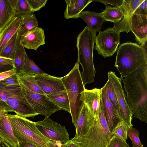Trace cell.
<instances>
[{
    "label": "cell",
    "instance_id": "cell-34",
    "mask_svg": "<svg viewBox=\"0 0 147 147\" xmlns=\"http://www.w3.org/2000/svg\"><path fill=\"white\" fill-rule=\"evenodd\" d=\"M138 130L132 127H127V135L131 140L132 147H143L139 138Z\"/></svg>",
    "mask_w": 147,
    "mask_h": 147
},
{
    "label": "cell",
    "instance_id": "cell-43",
    "mask_svg": "<svg viewBox=\"0 0 147 147\" xmlns=\"http://www.w3.org/2000/svg\"><path fill=\"white\" fill-rule=\"evenodd\" d=\"M0 64L10 65L13 67V59L0 56Z\"/></svg>",
    "mask_w": 147,
    "mask_h": 147
},
{
    "label": "cell",
    "instance_id": "cell-17",
    "mask_svg": "<svg viewBox=\"0 0 147 147\" xmlns=\"http://www.w3.org/2000/svg\"><path fill=\"white\" fill-rule=\"evenodd\" d=\"M95 119L83 102L76 127L77 136L85 134L95 123Z\"/></svg>",
    "mask_w": 147,
    "mask_h": 147
},
{
    "label": "cell",
    "instance_id": "cell-5",
    "mask_svg": "<svg viewBox=\"0 0 147 147\" xmlns=\"http://www.w3.org/2000/svg\"><path fill=\"white\" fill-rule=\"evenodd\" d=\"M18 143H26L37 147H47L50 140L44 136L36 127L35 122L17 115L7 114Z\"/></svg>",
    "mask_w": 147,
    "mask_h": 147
},
{
    "label": "cell",
    "instance_id": "cell-50",
    "mask_svg": "<svg viewBox=\"0 0 147 147\" xmlns=\"http://www.w3.org/2000/svg\"><path fill=\"white\" fill-rule=\"evenodd\" d=\"M1 139L0 138V146L1 145Z\"/></svg>",
    "mask_w": 147,
    "mask_h": 147
},
{
    "label": "cell",
    "instance_id": "cell-2",
    "mask_svg": "<svg viewBox=\"0 0 147 147\" xmlns=\"http://www.w3.org/2000/svg\"><path fill=\"white\" fill-rule=\"evenodd\" d=\"M96 33L86 26L78 35L76 41L78 60L82 71L80 76L84 86L94 82L96 71L93 62V49Z\"/></svg>",
    "mask_w": 147,
    "mask_h": 147
},
{
    "label": "cell",
    "instance_id": "cell-9",
    "mask_svg": "<svg viewBox=\"0 0 147 147\" xmlns=\"http://www.w3.org/2000/svg\"><path fill=\"white\" fill-rule=\"evenodd\" d=\"M35 122L40 132L50 140L64 144L69 140V135L65 126L53 121L49 117H45L42 121Z\"/></svg>",
    "mask_w": 147,
    "mask_h": 147
},
{
    "label": "cell",
    "instance_id": "cell-51",
    "mask_svg": "<svg viewBox=\"0 0 147 147\" xmlns=\"http://www.w3.org/2000/svg\"><path fill=\"white\" fill-rule=\"evenodd\" d=\"M128 147H130L128 144Z\"/></svg>",
    "mask_w": 147,
    "mask_h": 147
},
{
    "label": "cell",
    "instance_id": "cell-7",
    "mask_svg": "<svg viewBox=\"0 0 147 147\" xmlns=\"http://www.w3.org/2000/svg\"><path fill=\"white\" fill-rule=\"evenodd\" d=\"M20 84L27 100L38 115L49 117L53 113L61 110L49 100L47 95L34 92L21 83L20 82Z\"/></svg>",
    "mask_w": 147,
    "mask_h": 147
},
{
    "label": "cell",
    "instance_id": "cell-14",
    "mask_svg": "<svg viewBox=\"0 0 147 147\" xmlns=\"http://www.w3.org/2000/svg\"><path fill=\"white\" fill-rule=\"evenodd\" d=\"M130 31L135 36L138 45L147 42V15L133 14L130 24Z\"/></svg>",
    "mask_w": 147,
    "mask_h": 147
},
{
    "label": "cell",
    "instance_id": "cell-18",
    "mask_svg": "<svg viewBox=\"0 0 147 147\" xmlns=\"http://www.w3.org/2000/svg\"><path fill=\"white\" fill-rule=\"evenodd\" d=\"M23 17L16 16L0 32V53L22 23Z\"/></svg>",
    "mask_w": 147,
    "mask_h": 147
},
{
    "label": "cell",
    "instance_id": "cell-25",
    "mask_svg": "<svg viewBox=\"0 0 147 147\" xmlns=\"http://www.w3.org/2000/svg\"><path fill=\"white\" fill-rule=\"evenodd\" d=\"M48 97L49 100L61 110L70 113L69 102L66 90L54 93Z\"/></svg>",
    "mask_w": 147,
    "mask_h": 147
},
{
    "label": "cell",
    "instance_id": "cell-19",
    "mask_svg": "<svg viewBox=\"0 0 147 147\" xmlns=\"http://www.w3.org/2000/svg\"><path fill=\"white\" fill-rule=\"evenodd\" d=\"M100 89L105 118L108 128L111 132L117 125L122 121L109 100L104 87Z\"/></svg>",
    "mask_w": 147,
    "mask_h": 147
},
{
    "label": "cell",
    "instance_id": "cell-26",
    "mask_svg": "<svg viewBox=\"0 0 147 147\" xmlns=\"http://www.w3.org/2000/svg\"><path fill=\"white\" fill-rule=\"evenodd\" d=\"M17 76L19 82L30 90L36 93L46 95L37 84L35 79L36 76L27 75L23 73L18 74Z\"/></svg>",
    "mask_w": 147,
    "mask_h": 147
},
{
    "label": "cell",
    "instance_id": "cell-42",
    "mask_svg": "<svg viewBox=\"0 0 147 147\" xmlns=\"http://www.w3.org/2000/svg\"><path fill=\"white\" fill-rule=\"evenodd\" d=\"M47 147H64L63 144L58 141L49 140L47 143Z\"/></svg>",
    "mask_w": 147,
    "mask_h": 147
},
{
    "label": "cell",
    "instance_id": "cell-48",
    "mask_svg": "<svg viewBox=\"0 0 147 147\" xmlns=\"http://www.w3.org/2000/svg\"><path fill=\"white\" fill-rule=\"evenodd\" d=\"M1 143L0 146V147H12L3 141L1 140Z\"/></svg>",
    "mask_w": 147,
    "mask_h": 147
},
{
    "label": "cell",
    "instance_id": "cell-8",
    "mask_svg": "<svg viewBox=\"0 0 147 147\" xmlns=\"http://www.w3.org/2000/svg\"><path fill=\"white\" fill-rule=\"evenodd\" d=\"M120 34L110 27L100 31L96 36L94 49L104 58L112 56L120 44Z\"/></svg>",
    "mask_w": 147,
    "mask_h": 147
},
{
    "label": "cell",
    "instance_id": "cell-23",
    "mask_svg": "<svg viewBox=\"0 0 147 147\" xmlns=\"http://www.w3.org/2000/svg\"><path fill=\"white\" fill-rule=\"evenodd\" d=\"M66 7L64 11V18L66 19L78 18L84 9L92 2V0H65Z\"/></svg>",
    "mask_w": 147,
    "mask_h": 147
},
{
    "label": "cell",
    "instance_id": "cell-36",
    "mask_svg": "<svg viewBox=\"0 0 147 147\" xmlns=\"http://www.w3.org/2000/svg\"><path fill=\"white\" fill-rule=\"evenodd\" d=\"M128 145L126 141L113 136L109 140L107 147H128Z\"/></svg>",
    "mask_w": 147,
    "mask_h": 147
},
{
    "label": "cell",
    "instance_id": "cell-1",
    "mask_svg": "<svg viewBox=\"0 0 147 147\" xmlns=\"http://www.w3.org/2000/svg\"><path fill=\"white\" fill-rule=\"evenodd\" d=\"M124 84L127 102L132 114L147 123V65L121 79Z\"/></svg>",
    "mask_w": 147,
    "mask_h": 147
},
{
    "label": "cell",
    "instance_id": "cell-31",
    "mask_svg": "<svg viewBox=\"0 0 147 147\" xmlns=\"http://www.w3.org/2000/svg\"><path fill=\"white\" fill-rule=\"evenodd\" d=\"M25 62L21 73L31 76H36L45 73L29 57L27 54L25 55Z\"/></svg>",
    "mask_w": 147,
    "mask_h": 147
},
{
    "label": "cell",
    "instance_id": "cell-24",
    "mask_svg": "<svg viewBox=\"0 0 147 147\" xmlns=\"http://www.w3.org/2000/svg\"><path fill=\"white\" fill-rule=\"evenodd\" d=\"M100 14L106 21L114 23L119 22L123 16L121 5L112 7L109 5H105V9Z\"/></svg>",
    "mask_w": 147,
    "mask_h": 147
},
{
    "label": "cell",
    "instance_id": "cell-10",
    "mask_svg": "<svg viewBox=\"0 0 147 147\" xmlns=\"http://www.w3.org/2000/svg\"><path fill=\"white\" fill-rule=\"evenodd\" d=\"M108 80L112 85L117 98L122 121L128 127H132V114L127 102L121 81L115 72L110 71L108 72Z\"/></svg>",
    "mask_w": 147,
    "mask_h": 147
},
{
    "label": "cell",
    "instance_id": "cell-35",
    "mask_svg": "<svg viewBox=\"0 0 147 147\" xmlns=\"http://www.w3.org/2000/svg\"><path fill=\"white\" fill-rule=\"evenodd\" d=\"M32 13L39 10L45 5L47 0H26Z\"/></svg>",
    "mask_w": 147,
    "mask_h": 147
},
{
    "label": "cell",
    "instance_id": "cell-3",
    "mask_svg": "<svg viewBox=\"0 0 147 147\" xmlns=\"http://www.w3.org/2000/svg\"><path fill=\"white\" fill-rule=\"evenodd\" d=\"M117 51L114 66L120 74L121 79L147 65V52L136 43H123Z\"/></svg>",
    "mask_w": 147,
    "mask_h": 147
},
{
    "label": "cell",
    "instance_id": "cell-45",
    "mask_svg": "<svg viewBox=\"0 0 147 147\" xmlns=\"http://www.w3.org/2000/svg\"><path fill=\"white\" fill-rule=\"evenodd\" d=\"M63 145L64 147H80L71 140H69L66 143L63 144Z\"/></svg>",
    "mask_w": 147,
    "mask_h": 147
},
{
    "label": "cell",
    "instance_id": "cell-15",
    "mask_svg": "<svg viewBox=\"0 0 147 147\" xmlns=\"http://www.w3.org/2000/svg\"><path fill=\"white\" fill-rule=\"evenodd\" d=\"M44 30L38 26L27 32L21 36L20 43L24 48L36 51L45 44Z\"/></svg>",
    "mask_w": 147,
    "mask_h": 147
},
{
    "label": "cell",
    "instance_id": "cell-37",
    "mask_svg": "<svg viewBox=\"0 0 147 147\" xmlns=\"http://www.w3.org/2000/svg\"><path fill=\"white\" fill-rule=\"evenodd\" d=\"M0 83L8 86H20L17 75L16 73L4 80L0 81Z\"/></svg>",
    "mask_w": 147,
    "mask_h": 147
},
{
    "label": "cell",
    "instance_id": "cell-29",
    "mask_svg": "<svg viewBox=\"0 0 147 147\" xmlns=\"http://www.w3.org/2000/svg\"><path fill=\"white\" fill-rule=\"evenodd\" d=\"M38 24L36 16L33 13L24 17L22 26L18 31V35L20 37L27 32L38 27Z\"/></svg>",
    "mask_w": 147,
    "mask_h": 147
},
{
    "label": "cell",
    "instance_id": "cell-22",
    "mask_svg": "<svg viewBox=\"0 0 147 147\" xmlns=\"http://www.w3.org/2000/svg\"><path fill=\"white\" fill-rule=\"evenodd\" d=\"M78 18L83 19L89 28L93 32H100L103 23L106 21L100 13L89 11H82Z\"/></svg>",
    "mask_w": 147,
    "mask_h": 147
},
{
    "label": "cell",
    "instance_id": "cell-6",
    "mask_svg": "<svg viewBox=\"0 0 147 147\" xmlns=\"http://www.w3.org/2000/svg\"><path fill=\"white\" fill-rule=\"evenodd\" d=\"M79 64L77 61L69 73L61 77L69 100L72 122L75 127L83 103L80 100V93L85 89L80 76Z\"/></svg>",
    "mask_w": 147,
    "mask_h": 147
},
{
    "label": "cell",
    "instance_id": "cell-28",
    "mask_svg": "<svg viewBox=\"0 0 147 147\" xmlns=\"http://www.w3.org/2000/svg\"><path fill=\"white\" fill-rule=\"evenodd\" d=\"M26 54L24 47L21 45L12 55V59L13 61V67L17 75L21 72L25 62V56Z\"/></svg>",
    "mask_w": 147,
    "mask_h": 147
},
{
    "label": "cell",
    "instance_id": "cell-20",
    "mask_svg": "<svg viewBox=\"0 0 147 147\" xmlns=\"http://www.w3.org/2000/svg\"><path fill=\"white\" fill-rule=\"evenodd\" d=\"M5 112L0 121V138L12 147H18V142L13 131L12 125Z\"/></svg>",
    "mask_w": 147,
    "mask_h": 147
},
{
    "label": "cell",
    "instance_id": "cell-16",
    "mask_svg": "<svg viewBox=\"0 0 147 147\" xmlns=\"http://www.w3.org/2000/svg\"><path fill=\"white\" fill-rule=\"evenodd\" d=\"M101 93L100 89L95 88L91 90L85 88L80 93V100L86 105L95 119L99 115Z\"/></svg>",
    "mask_w": 147,
    "mask_h": 147
},
{
    "label": "cell",
    "instance_id": "cell-30",
    "mask_svg": "<svg viewBox=\"0 0 147 147\" xmlns=\"http://www.w3.org/2000/svg\"><path fill=\"white\" fill-rule=\"evenodd\" d=\"M103 87L109 100L119 118L123 121L117 98L112 84L108 80Z\"/></svg>",
    "mask_w": 147,
    "mask_h": 147
},
{
    "label": "cell",
    "instance_id": "cell-38",
    "mask_svg": "<svg viewBox=\"0 0 147 147\" xmlns=\"http://www.w3.org/2000/svg\"><path fill=\"white\" fill-rule=\"evenodd\" d=\"M134 14L147 15V0H144L135 11Z\"/></svg>",
    "mask_w": 147,
    "mask_h": 147
},
{
    "label": "cell",
    "instance_id": "cell-33",
    "mask_svg": "<svg viewBox=\"0 0 147 147\" xmlns=\"http://www.w3.org/2000/svg\"><path fill=\"white\" fill-rule=\"evenodd\" d=\"M16 16L24 17L33 13L26 0H17L15 7Z\"/></svg>",
    "mask_w": 147,
    "mask_h": 147
},
{
    "label": "cell",
    "instance_id": "cell-12",
    "mask_svg": "<svg viewBox=\"0 0 147 147\" xmlns=\"http://www.w3.org/2000/svg\"><path fill=\"white\" fill-rule=\"evenodd\" d=\"M144 0H123L121 5L123 16L118 22L114 23L113 28L120 33L130 32V24L135 11Z\"/></svg>",
    "mask_w": 147,
    "mask_h": 147
},
{
    "label": "cell",
    "instance_id": "cell-49",
    "mask_svg": "<svg viewBox=\"0 0 147 147\" xmlns=\"http://www.w3.org/2000/svg\"><path fill=\"white\" fill-rule=\"evenodd\" d=\"M5 112L4 111L0 110V121L2 115Z\"/></svg>",
    "mask_w": 147,
    "mask_h": 147
},
{
    "label": "cell",
    "instance_id": "cell-11",
    "mask_svg": "<svg viewBox=\"0 0 147 147\" xmlns=\"http://www.w3.org/2000/svg\"><path fill=\"white\" fill-rule=\"evenodd\" d=\"M6 103L16 115L24 117H34L38 114L34 111L22 89L18 94L9 98Z\"/></svg>",
    "mask_w": 147,
    "mask_h": 147
},
{
    "label": "cell",
    "instance_id": "cell-27",
    "mask_svg": "<svg viewBox=\"0 0 147 147\" xmlns=\"http://www.w3.org/2000/svg\"><path fill=\"white\" fill-rule=\"evenodd\" d=\"M20 40L21 36L18 35V31L7 43L0 53V56L12 59L13 54L21 45Z\"/></svg>",
    "mask_w": 147,
    "mask_h": 147
},
{
    "label": "cell",
    "instance_id": "cell-39",
    "mask_svg": "<svg viewBox=\"0 0 147 147\" xmlns=\"http://www.w3.org/2000/svg\"><path fill=\"white\" fill-rule=\"evenodd\" d=\"M92 1L99 2L105 5H111L114 7L121 5L123 0H92Z\"/></svg>",
    "mask_w": 147,
    "mask_h": 147
},
{
    "label": "cell",
    "instance_id": "cell-21",
    "mask_svg": "<svg viewBox=\"0 0 147 147\" xmlns=\"http://www.w3.org/2000/svg\"><path fill=\"white\" fill-rule=\"evenodd\" d=\"M17 0H0V32L16 16Z\"/></svg>",
    "mask_w": 147,
    "mask_h": 147
},
{
    "label": "cell",
    "instance_id": "cell-46",
    "mask_svg": "<svg viewBox=\"0 0 147 147\" xmlns=\"http://www.w3.org/2000/svg\"><path fill=\"white\" fill-rule=\"evenodd\" d=\"M8 97L2 90L0 89V99L6 103Z\"/></svg>",
    "mask_w": 147,
    "mask_h": 147
},
{
    "label": "cell",
    "instance_id": "cell-47",
    "mask_svg": "<svg viewBox=\"0 0 147 147\" xmlns=\"http://www.w3.org/2000/svg\"><path fill=\"white\" fill-rule=\"evenodd\" d=\"M18 147H37L32 144L26 143H18Z\"/></svg>",
    "mask_w": 147,
    "mask_h": 147
},
{
    "label": "cell",
    "instance_id": "cell-4",
    "mask_svg": "<svg viewBox=\"0 0 147 147\" xmlns=\"http://www.w3.org/2000/svg\"><path fill=\"white\" fill-rule=\"evenodd\" d=\"M102 102L100 101L98 115L87 132L82 136H75L71 139L80 147H107L112 136L105 118Z\"/></svg>",
    "mask_w": 147,
    "mask_h": 147
},
{
    "label": "cell",
    "instance_id": "cell-40",
    "mask_svg": "<svg viewBox=\"0 0 147 147\" xmlns=\"http://www.w3.org/2000/svg\"><path fill=\"white\" fill-rule=\"evenodd\" d=\"M15 73L13 68L10 70L0 73V81L14 74Z\"/></svg>",
    "mask_w": 147,
    "mask_h": 147
},
{
    "label": "cell",
    "instance_id": "cell-13",
    "mask_svg": "<svg viewBox=\"0 0 147 147\" xmlns=\"http://www.w3.org/2000/svg\"><path fill=\"white\" fill-rule=\"evenodd\" d=\"M36 81L42 90L48 96L54 93L65 90L61 80L45 73L35 76Z\"/></svg>",
    "mask_w": 147,
    "mask_h": 147
},
{
    "label": "cell",
    "instance_id": "cell-44",
    "mask_svg": "<svg viewBox=\"0 0 147 147\" xmlns=\"http://www.w3.org/2000/svg\"><path fill=\"white\" fill-rule=\"evenodd\" d=\"M13 68V67L10 65L0 64V73L10 70Z\"/></svg>",
    "mask_w": 147,
    "mask_h": 147
},
{
    "label": "cell",
    "instance_id": "cell-41",
    "mask_svg": "<svg viewBox=\"0 0 147 147\" xmlns=\"http://www.w3.org/2000/svg\"><path fill=\"white\" fill-rule=\"evenodd\" d=\"M0 110L7 112H13L12 109L6 102L0 99Z\"/></svg>",
    "mask_w": 147,
    "mask_h": 147
},
{
    "label": "cell",
    "instance_id": "cell-32",
    "mask_svg": "<svg viewBox=\"0 0 147 147\" xmlns=\"http://www.w3.org/2000/svg\"><path fill=\"white\" fill-rule=\"evenodd\" d=\"M127 126L123 121L119 122L111 132L112 136H114L126 141L127 138Z\"/></svg>",
    "mask_w": 147,
    "mask_h": 147
}]
</instances>
